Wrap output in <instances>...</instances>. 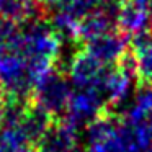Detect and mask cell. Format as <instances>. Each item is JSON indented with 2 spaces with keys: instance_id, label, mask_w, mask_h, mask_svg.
Segmentation results:
<instances>
[{
  "instance_id": "obj_3",
  "label": "cell",
  "mask_w": 152,
  "mask_h": 152,
  "mask_svg": "<svg viewBox=\"0 0 152 152\" xmlns=\"http://www.w3.org/2000/svg\"><path fill=\"white\" fill-rule=\"evenodd\" d=\"M56 8V23L66 31L75 36V31L79 25L100 10L103 5V0H49Z\"/></svg>"
},
{
  "instance_id": "obj_7",
  "label": "cell",
  "mask_w": 152,
  "mask_h": 152,
  "mask_svg": "<svg viewBox=\"0 0 152 152\" xmlns=\"http://www.w3.org/2000/svg\"><path fill=\"white\" fill-rule=\"evenodd\" d=\"M28 4H33V5H38V4H43V2H49V0H26Z\"/></svg>"
},
{
  "instance_id": "obj_6",
  "label": "cell",
  "mask_w": 152,
  "mask_h": 152,
  "mask_svg": "<svg viewBox=\"0 0 152 152\" xmlns=\"http://www.w3.org/2000/svg\"><path fill=\"white\" fill-rule=\"evenodd\" d=\"M4 115H5V110H4V100H2V90H0V126H2V121H4Z\"/></svg>"
},
{
  "instance_id": "obj_4",
  "label": "cell",
  "mask_w": 152,
  "mask_h": 152,
  "mask_svg": "<svg viewBox=\"0 0 152 152\" xmlns=\"http://www.w3.org/2000/svg\"><path fill=\"white\" fill-rule=\"evenodd\" d=\"M128 59L139 82L152 87V28L131 38Z\"/></svg>"
},
{
  "instance_id": "obj_2",
  "label": "cell",
  "mask_w": 152,
  "mask_h": 152,
  "mask_svg": "<svg viewBox=\"0 0 152 152\" xmlns=\"http://www.w3.org/2000/svg\"><path fill=\"white\" fill-rule=\"evenodd\" d=\"M85 53L105 66H121L129 54V43L126 34L113 30L85 41Z\"/></svg>"
},
{
  "instance_id": "obj_1",
  "label": "cell",
  "mask_w": 152,
  "mask_h": 152,
  "mask_svg": "<svg viewBox=\"0 0 152 152\" xmlns=\"http://www.w3.org/2000/svg\"><path fill=\"white\" fill-rule=\"evenodd\" d=\"M70 96H72V90L69 87L67 77L51 70L38 82L33 92V105L48 113L51 118H54L67 111Z\"/></svg>"
},
{
  "instance_id": "obj_5",
  "label": "cell",
  "mask_w": 152,
  "mask_h": 152,
  "mask_svg": "<svg viewBox=\"0 0 152 152\" xmlns=\"http://www.w3.org/2000/svg\"><path fill=\"white\" fill-rule=\"evenodd\" d=\"M38 152H80L77 129L66 121L51 124L38 144Z\"/></svg>"
}]
</instances>
